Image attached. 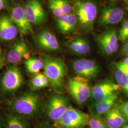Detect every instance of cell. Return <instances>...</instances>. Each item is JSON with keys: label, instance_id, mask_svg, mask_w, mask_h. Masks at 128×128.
Wrapping results in <instances>:
<instances>
[{"label": "cell", "instance_id": "1", "mask_svg": "<svg viewBox=\"0 0 128 128\" xmlns=\"http://www.w3.org/2000/svg\"><path fill=\"white\" fill-rule=\"evenodd\" d=\"M41 103L40 96L31 91L14 97L9 102V106L12 111L30 120L38 114Z\"/></svg>", "mask_w": 128, "mask_h": 128}, {"label": "cell", "instance_id": "2", "mask_svg": "<svg viewBox=\"0 0 128 128\" xmlns=\"http://www.w3.org/2000/svg\"><path fill=\"white\" fill-rule=\"evenodd\" d=\"M43 70L50 82L51 86L58 92L62 91L66 69L62 60L59 58L45 56L43 58Z\"/></svg>", "mask_w": 128, "mask_h": 128}, {"label": "cell", "instance_id": "3", "mask_svg": "<svg viewBox=\"0 0 128 128\" xmlns=\"http://www.w3.org/2000/svg\"><path fill=\"white\" fill-rule=\"evenodd\" d=\"M89 117L90 115L69 106L53 126L55 128H83L88 124Z\"/></svg>", "mask_w": 128, "mask_h": 128}, {"label": "cell", "instance_id": "4", "mask_svg": "<svg viewBox=\"0 0 128 128\" xmlns=\"http://www.w3.org/2000/svg\"><path fill=\"white\" fill-rule=\"evenodd\" d=\"M74 9L81 27L86 30H92L97 14L96 4L90 0H78L74 4Z\"/></svg>", "mask_w": 128, "mask_h": 128}, {"label": "cell", "instance_id": "5", "mask_svg": "<svg viewBox=\"0 0 128 128\" xmlns=\"http://www.w3.org/2000/svg\"><path fill=\"white\" fill-rule=\"evenodd\" d=\"M24 82V78L20 70L12 66L7 69L0 80V90L3 95L12 94L20 89Z\"/></svg>", "mask_w": 128, "mask_h": 128}, {"label": "cell", "instance_id": "6", "mask_svg": "<svg viewBox=\"0 0 128 128\" xmlns=\"http://www.w3.org/2000/svg\"><path fill=\"white\" fill-rule=\"evenodd\" d=\"M68 87L70 94L79 104L84 103L92 94L88 80L79 76L69 79Z\"/></svg>", "mask_w": 128, "mask_h": 128}, {"label": "cell", "instance_id": "7", "mask_svg": "<svg viewBox=\"0 0 128 128\" xmlns=\"http://www.w3.org/2000/svg\"><path fill=\"white\" fill-rule=\"evenodd\" d=\"M69 107L68 100L65 97L58 94L52 95L46 104V118L54 123L62 116Z\"/></svg>", "mask_w": 128, "mask_h": 128}, {"label": "cell", "instance_id": "8", "mask_svg": "<svg viewBox=\"0 0 128 128\" xmlns=\"http://www.w3.org/2000/svg\"><path fill=\"white\" fill-rule=\"evenodd\" d=\"M24 9L26 18L32 25H40L46 21V14L38 0H28Z\"/></svg>", "mask_w": 128, "mask_h": 128}, {"label": "cell", "instance_id": "9", "mask_svg": "<svg viewBox=\"0 0 128 128\" xmlns=\"http://www.w3.org/2000/svg\"><path fill=\"white\" fill-rule=\"evenodd\" d=\"M118 36L115 30H109L100 34L97 38L99 46L105 54L110 55L118 50Z\"/></svg>", "mask_w": 128, "mask_h": 128}, {"label": "cell", "instance_id": "10", "mask_svg": "<svg viewBox=\"0 0 128 128\" xmlns=\"http://www.w3.org/2000/svg\"><path fill=\"white\" fill-rule=\"evenodd\" d=\"M120 89L118 84L106 80L96 84L92 90V94L96 102L104 100Z\"/></svg>", "mask_w": 128, "mask_h": 128}, {"label": "cell", "instance_id": "11", "mask_svg": "<svg viewBox=\"0 0 128 128\" xmlns=\"http://www.w3.org/2000/svg\"><path fill=\"white\" fill-rule=\"evenodd\" d=\"M73 68L80 76L90 79L96 78L99 73V67L96 62L90 60H76L73 62Z\"/></svg>", "mask_w": 128, "mask_h": 128}, {"label": "cell", "instance_id": "12", "mask_svg": "<svg viewBox=\"0 0 128 128\" xmlns=\"http://www.w3.org/2000/svg\"><path fill=\"white\" fill-rule=\"evenodd\" d=\"M10 16L22 36L32 32V24L26 18L24 7L20 5L14 7Z\"/></svg>", "mask_w": 128, "mask_h": 128}, {"label": "cell", "instance_id": "13", "mask_svg": "<svg viewBox=\"0 0 128 128\" xmlns=\"http://www.w3.org/2000/svg\"><path fill=\"white\" fill-rule=\"evenodd\" d=\"M18 30L10 16L2 14L0 16V40L4 42L11 41L18 34Z\"/></svg>", "mask_w": 128, "mask_h": 128}, {"label": "cell", "instance_id": "14", "mask_svg": "<svg viewBox=\"0 0 128 128\" xmlns=\"http://www.w3.org/2000/svg\"><path fill=\"white\" fill-rule=\"evenodd\" d=\"M30 55L27 44L23 41H17L10 47L6 59L9 64L14 65L20 63L24 58H29Z\"/></svg>", "mask_w": 128, "mask_h": 128}, {"label": "cell", "instance_id": "15", "mask_svg": "<svg viewBox=\"0 0 128 128\" xmlns=\"http://www.w3.org/2000/svg\"><path fill=\"white\" fill-rule=\"evenodd\" d=\"M35 41L40 47L48 51L57 50L60 48L58 38L53 32L48 30L39 32L36 37Z\"/></svg>", "mask_w": 128, "mask_h": 128}, {"label": "cell", "instance_id": "16", "mask_svg": "<svg viewBox=\"0 0 128 128\" xmlns=\"http://www.w3.org/2000/svg\"><path fill=\"white\" fill-rule=\"evenodd\" d=\"M124 12L120 7H109L102 10L98 20L100 26L120 22L124 18Z\"/></svg>", "mask_w": 128, "mask_h": 128}, {"label": "cell", "instance_id": "17", "mask_svg": "<svg viewBox=\"0 0 128 128\" xmlns=\"http://www.w3.org/2000/svg\"><path fill=\"white\" fill-rule=\"evenodd\" d=\"M120 106L114 105L105 114V124L108 128H120L127 122Z\"/></svg>", "mask_w": 128, "mask_h": 128}, {"label": "cell", "instance_id": "18", "mask_svg": "<svg viewBox=\"0 0 128 128\" xmlns=\"http://www.w3.org/2000/svg\"><path fill=\"white\" fill-rule=\"evenodd\" d=\"M2 122L4 128H30L29 119L10 110L5 112Z\"/></svg>", "mask_w": 128, "mask_h": 128}, {"label": "cell", "instance_id": "19", "mask_svg": "<svg viewBox=\"0 0 128 128\" xmlns=\"http://www.w3.org/2000/svg\"><path fill=\"white\" fill-rule=\"evenodd\" d=\"M77 22L78 18L74 14H64L58 18L57 26L61 32L66 34L73 30Z\"/></svg>", "mask_w": 128, "mask_h": 128}, {"label": "cell", "instance_id": "20", "mask_svg": "<svg viewBox=\"0 0 128 128\" xmlns=\"http://www.w3.org/2000/svg\"><path fill=\"white\" fill-rule=\"evenodd\" d=\"M118 96V94L116 92L102 101L96 102L95 109L97 115H101L108 112L115 105Z\"/></svg>", "mask_w": 128, "mask_h": 128}, {"label": "cell", "instance_id": "21", "mask_svg": "<svg viewBox=\"0 0 128 128\" xmlns=\"http://www.w3.org/2000/svg\"><path fill=\"white\" fill-rule=\"evenodd\" d=\"M68 47L70 50L79 55L87 54L90 51L88 43L82 38H78L71 41Z\"/></svg>", "mask_w": 128, "mask_h": 128}, {"label": "cell", "instance_id": "22", "mask_svg": "<svg viewBox=\"0 0 128 128\" xmlns=\"http://www.w3.org/2000/svg\"><path fill=\"white\" fill-rule=\"evenodd\" d=\"M51 85L48 79L44 73L35 74L30 81V87L32 91H35Z\"/></svg>", "mask_w": 128, "mask_h": 128}, {"label": "cell", "instance_id": "23", "mask_svg": "<svg viewBox=\"0 0 128 128\" xmlns=\"http://www.w3.org/2000/svg\"><path fill=\"white\" fill-rule=\"evenodd\" d=\"M26 68L28 71L32 74L40 73L41 69H43L44 62L42 60L35 58H29L24 62Z\"/></svg>", "mask_w": 128, "mask_h": 128}, {"label": "cell", "instance_id": "24", "mask_svg": "<svg viewBox=\"0 0 128 128\" xmlns=\"http://www.w3.org/2000/svg\"><path fill=\"white\" fill-rule=\"evenodd\" d=\"M115 76L120 89H122L125 94L128 97V76L118 69L115 72Z\"/></svg>", "mask_w": 128, "mask_h": 128}, {"label": "cell", "instance_id": "25", "mask_svg": "<svg viewBox=\"0 0 128 128\" xmlns=\"http://www.w3.org/2000/svg\"><path fill=\"white\" fill-rule=\"evenodd\" d=\"M88 125L89 128H108L104 120L97 114L90 115Z\"/></svg>", "mask_w": 128, "mask_h": 128}, {"label": "cell", "instance_id": "26", "mask_svg": "<svg viewBox=\"0 0 128 128\" xmlns=\"http://www.w3.org/2000/svg\"><path fill=\"white\" fill-rule=\"evenodd\" d=\"M56 4L62 10L64 14H68L71 12L72 7L71 5L66 0H54Z\"/></svg>", "mask_w": 128, "mask_h": 128}, {"label": "cell", "instance_id": "27", "mask_svg": "<svg viewBox=\"0 0 128 128\" xmlns=\"http://www.w3.org/2000/svg\"><path fill=\"white\" fill-rule=\"evenodd\" d=\"M119 40L126 42L128 40V20L124 22L118 35Z\"/></svg>", "mask_w": 128, "mask_h": 128}, {"label": "cell", "instance_id": "28", "mask_svg": "<svg viewBox=\"0 0 128 128\" xmlns=\"http://www.w3.org/2000/svg\"><path fill=\"white\" fill-rule=\"evenodd\" d=\"M48 5L52 14L56 18H58L64 14L54 0H48Z\"/></svg>", "mask_w": 128, "mask_h": 128}, {"label": "cell", "instance_id": "29", "mask_svg": "<svg viewBox=\"0 0 128 128\" xmlns=\"http://www.w3.org/2000/svg\"><path fill=\"white\" fill-rule=\"evenodd\" d=\"M116 68L122 71L127 76H128V65L124 64L123 62L118 63L116 65Z\"/></svg>", "mask_w": 128, "mask_h": 128}, {"label": "cell", "instance_id": "30", "mask_svg": "<svg viewBox=\"0 0 128 128\" xmlns=\"http://www.w3.org/2000/svg\"><path fill=\"white\" fill-rule=\"evenodd\" d=\"M120 108L125 117L128 120V102L123 103L120 106Z\"/></svg>", "mask_w": 128, "mask_h": 128}, {"label": "cell", "instance_id": "31", "mask_svg": "<svg viewBox=\"0 0 128 128\" xmlns=\"http://www.w3.org/2000/svg\"><path fill=\"white\" fill-rule=\"evenodd\" d=\"M122 52L124 56H128V40L126 41V43L123 46Z\"/></svg>", "mask_w": 128, "mask_h": 128}, {"label": "cell", "instance_id": "32", "mask_svg": "<svg viewBox=\"0 0 128 128\" xmlns=\"http://www.w3.org/2000/svg\"><path fill=\"white\" fill-rule=\"evenodd\" d=\"M7 0H0V10L4 9L7 6Z\"/></svg>", "mask_w": 128, "mask_h": 128}, {"label": "cell", "instance_id": "33", "mask_svg": "<svg viewBox=\"0 0 128 128\" xmlns=\"http://www.w3.org/2000/svg\"><path fill=\"white\" fill-rule=\"evenodd\" d=\"M3 66V60H2V51L0 47V68H1Z\"/></svg>", "mask_w": 128, "mask_h": 128}, {"label": "cell", "instance_id": "34", "mask_svg": "<svg viewBox=\"0 0 128 128\" xmlns=\"http://www.w3.org/2000/svg\"><path fill=\"white\" fill-rule=\"evenodd\" d=\"M0 128H4L2 120H1L0 118Z\"/></svg>", "mask_w": 128, "mask_h": 128}, {"label": "cell", "instance_id": "35", "mask_svg": "<svg viewBox=\"0 0 128 128\" xmlns=\"http://www.w3.org/2000/svg\"><path fill=\"white\" fill-rule=\"evenodd\" d=\"M122 62L124 64H127L128 65V56H127L125 60H124V61Z\"/></svg>", "mask_w": 128, "mask_h": 128}, {"label": "cell", "instance_id": "36", "mask_svg": "<svg viewBox=\"0 0 128 128\" xmlns=\"http://www.w3.org/2000/svg\"><path fill=\"white\" fill-rule=\"evenodd\" d=\"M55 128L53 125L52 127H49V126H42V127H40V128Z\"/></svg>", "mask_w": 128, "mask_h": 128}, {"label": "cell", "instance_id": "37", "mask_svg": "<svg viewBox=\"0 0 128 128\" xmlns=\"http://www.w3.org/2000/svg\"><path fill=\"white\" fill-rule=\"evenodd\" d=\"M128 128V123L126 124L125 125H124L121 128Z\"/></svg>", "mask_w": 128, "mask_h": 128}, {"label": "cell", "instance_id": "38", "mask_svg": "<svg viewBox=\"0 0 128 128\" xmlns=\"http://www.w3.org/2000/svg\"><path fill=\"white\" fill-rule=\"evenodd\" d=\"M124 1H125V2L126 3H127V4H128V0H124Z\"/></svg>", "mask_w": 128, "mask_h": 128}, {"label": "cell", "instance_id": "39", "mask_svg": "<svg viewBox=\"0 0 128 128\" xmlns=\"http://www.w3.org/2000/svg\"></svg>", "mask_w": 128, "mask_h": 128}, {"label": "cell", "instance_id": "40", "mask_svg": "<svg viewBox=\"0 0 128 128\" xmlns=\"http://www.w3.org/2000/svg\"></svg>", "mask_w": 128, "mask_h": 128}]
</instances>
